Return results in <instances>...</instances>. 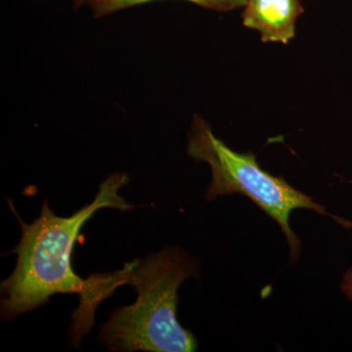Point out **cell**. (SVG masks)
I'll list each match as a JSON object with an SVG mask.
<instances>
[{
    "instance_id": "cell-1",
    "label": "cell",
    "mask_w": 352,
    "mask_h": 352,
    "mask_svg": "<svg viewBox=\"0 0 352 352\" xmlns=\"http://www.w3.org/2000/svg\"><path fill=\"white\" fill-rule=\"evenodd\" d=\"M129 182L126 173H113L100 187L92 203L69 217H57L44 201L41 214L28 224L20 219L12 203L9 207L19 220L22 235L13 250L17 264L10 277L1 283V317L11 320L50 302L56 294H78L80 307L92 293L90 276L82 279L72 268V254L85 222L104 208L129 210L133 208L119 194Z\"/></svg>"
},
{
    "instance_id": "cell-2",
    "label": "cell",
    "mask_w": 352,
    "mask_h": 352,
    "mask_svg": "<svg viewBox=\"0 0 352 352\" xmlns=\"http://www.w3.org/2000/svg\"><path fill=\"white\" fill-rule=\"evenodd\" d=\"M193 272L192 259L175 248L110 272L113 289L129 285L138 300L113 310L99 340L113 351H195L196 338L177 320L178 289Z\"/></svg>"
},
{
    "instance_id": "cell-3",
    "label": "cell",
    "mask_w": 352,
    "mask_h": 352,
    "mask_svg": "<svg viewBox=\"0 0 352 352\" xmlns=\"http://www.w3.org/2000/svg\"><path fill=\"white\" fill-rule=\"evenodd\" d=\"M187 151L189 156L208 163L212 168V179L206 196L207 200L235 193L248 197L281 227L293 261L298 259L302 251L300 238L289 226L293 210H315L332 217L342 226L352 228L349 220L331 214L310 197L292 187L283 177L264 170L252 153L233 151L214 135L210 124L200 116H194Z\"/></svg>"
},
{
    "instance_id": "cell-4",
    "label": "cell",
    "mask_w": 352,
    "mask_h": 352,
    "mask_svg": "<svg viewBox=\"0 0 352 352\" xmlns=\"http://www.w3.org/2000/svg\"><path fill=\"white\" fill-rule=\"evenodd\" d=\"M244 8L245 27L259 32L263 43H288L303 13L300 0H248Z\"/></svg>"
},
{
    "instance_id": "cell-5",
    "label": "cell",
    "mask_w": 352,
    "mask_h": 352,
    "mask_svg": "<svg viewBox=\"0 0 352 352\" xmlns=\"http://www.w3.org/2000/svg\"><path fill=\"white\" fill-rule=\"evenodd\" d=\"M151 1L155 0H90L88 6L91 9L95 18H101L129 7L140 6ZM186 1L210 10L220 11V12L231 10L226 0H186Z\"/></svg>"
},
{
    "instance_id": "cell-6",
    "label": "cell",
    "mask_w": 352,
    "mask_h": 352,
    "mask_svg": "<svg viewBox=\"0 0 352 352\" xmlns=\"http://www.w3.org/2000/svg\"><path fill=\"white\" fill-rule=\"evenodd\" d=\"M340 288H342V293L352 302V265L344 273Z\"/></svg>"
},
{
    "instance_id": "cell-7",
    "label": "cell",
    "mask_w": 352,
    "mask_h": 352,
    "mask_svg": "<svg viewBox=\"0 0 352 352\" xmlns=\"http://www.w3.org/2000/svg\"><path fill=\"white\" fill-rule=\"evenodd\" d=\"M231 10L239 8V7H244L247 3L248 0H226Z\"/></svg>"
},
{
    "instance_id": "cell-8",
    "label": "cell",
    "mask_w": 352,
    "mask_h": 352,
    "mask_svg": "<svg viewBox=\"0 0 352 352\" xmlns=\"http://www.w3.org/2000/svg\"><path fill=\"white\" fill-rule=\"evenodd\" d=\"M89 1L90 0H72L76 9L80 8V7L85 6V4H88Z\"/></svg>"
}]
</instances>
